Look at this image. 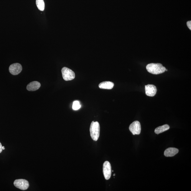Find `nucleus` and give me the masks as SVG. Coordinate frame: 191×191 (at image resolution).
I'll use <instances>...</instances> for the list:
<instances>
[{"label": "nucleus", "instance_id": "obj_9", "mask_svg": "<svg viewBox=\"0 0 191 191\" xmlns=\"http://www.w3.org/2000/svg\"><path fill=\"white\" fill-rule=\"evenodd\" d=\"M179 152V150L175 148H169L165 150L164 154L166 157H174Z\"/></svg>", "mask_w": 191, "mask_h": 191}, {"label": "nucleus", "instance_id": "obj_3", "mask_svg": "<svg viewBox=\"0 0 191 191\" xmlns=\"http://www.w3.org/2000/svg\"><path fill=\"white\" fill-rule=\"evenodd\" d=\"M62 77L65 81L73 80L75 77V74L73 71L67 67H64L61 70Z\"/></svg>", "mask_w": 191, "mask_h": 191}, {"label": "nucleus", "instance_id": "obj_16", "mask_svg": "<svg viewBox=\"0 0 191 191\" xmlns=\"http://www.w3.org/2000/svg\"><path fill=\"white\" fill-rule=\"evenodd\" d=\"M2 145L0 142V153L2 152Z\"/></svg>", "mask_w": 191, "mask_h": 191}, {"label": "nucleus", "instance_id": "obj_1", "mask_svg": "<svg viewBox=\"0 0 191 191\" xmlns=\"http://www.w3.org/2000/svg\"><path fill=\"white\" fill-rule=\"evenodd\" d=\"M146 69L149 73L154 75H159L163 73L166 70L161 64L159 63L149 64L147 66Z\"/></svg>", "mask_w": 191, "mask_h": 191}, {"label": "nucleus", "instance_id": "obj_7", "mask_svg": "<svg viewBox=\"0 0 191 191\" xmlns=\"http://www.w3.org/2000/svg\"><path fill=\"white\" fill-rule=\"evenodd\" d=\"M22 68V66L19 63L12 64L10 66L9 71L10 73L13 75H17L21 72Z\"/></svg>", "mask_w": 191, "mask_h": 191}, {"label": "nucleus", "instance_id": "obj_5", "mask_svg": "<svg viewBox=\"0 0 191 191\" xmlns=\"http://www.w3.org/2000/svg\"><path fill=\"white\" fill-rule=\"evenodd\" d=\"M103 171L105 179L108 180L110 179L111 175V168L110 162L108 161H106L104 163Z\"/></svg>", "mask_w": 191, "mask_h": 191}, {"label": "nucleus", "instance_id": "obj_13", "mask_svg": "<svg viewBox=\"0 0 191 191\" xmlns=\"http://www.w3.org/2000/svg\"><path fill=\"white\" fill-rule=\"evenodd\" d=\"M36 4L38 9L43 11L45 9V3L44 0H36Z\"/></svg>", "mask_w": 191, "mask_h": 191}, {"label": "nucleus", "instance_id": "obj_2", "mask_svg": "<svg viewBox=\"0 0 191 191\" xmlns=\"http://www.w3.org/2000/svg\"><path fill=\"white\" fill-rule=\"evenodd\" d=\"M100 127L98 121L92 122L90 129V135L94 141H97L100 134Z\"/></svg>", "mask_w": 191, "mask_h": 191}, {"label": "nucleus", "instance_id": "obj_11", "mask_svg": "<svg viewBox=\"0 0 191 191\" xmlns=\"http://www.w3.org/2000/svg\"><path fill=\"white\" fill-rule=\"evenodd\" d=\"M99 88L101 89L111 90L112 89L114 86V84L111 81H105L100 83L99 84Z\"/></svg>", "mask_w": 191, "mask_h": 191}, {"label": "nucleus", "instance_id": "obj_15", "mask_svg": "<svg viewBox=\"0 0 191 191\" xmlns=\"http://www.w3.org/2000/svg\"><path fill=\"white\" fill-rule=\"evenodd\" d=\"M188 27L191 30V21H188L187 23Z\"/></svg>", "mask_w": 191, "mask_h": 191}, {"label": "nucleus", "instance_id": "obj_10", "mask_svg": "<svg viewBox=\"0 0 191 191\" xmlns=\"http://www.w3.org/2000/svg\"><path fill=\"white\" fill-rule=\"evenodd\" d=\"M40 84L38 81H33L28 85L27 89L28 91H35L38 90L40 87Z\"/></svg>", "mask_w": 191, "mask_h": 191}, {"label": "nucleus", "instance_id": "obj_4", "mask_svg": "<svg viewBox=\"0 0 191 191\" xmlns=\"http://www.w3.org/2000/svg\"><path fill=\"white\" fill-rule=\"evenodd\" d=\"M15 186L22 190H27L29 187V182L24 179H18L15 180Z\"/></svg>", "mask_w": 191, "mask_h": 191}, {"label": "nucleus", "instance_id": "obj_6", "mask_svg": "<svg viewBox=\"0 0 191 191\" xmlns=\"http://www.w3.org/2000/svg\"><path fill=\"white\" fill-rule=\"evenodd\" d=\"M129 129L133 135L139 134L141 133V124L138 121H134L130 125Z\"/></svg>", "mask_w": 191, "mask_h": 191}, {"label": "nucleus", "instance_id": "obj_12", "mask_svg": "<svg viewBox=\"0 0 191 191\" xmlns=\"http://www.w3.org/2000/svg\"><path fill=\"white\" fill-rule=\"evenodd\" d=\"M169 129L170 126L168 125H164L157 127L155 130V134H159L167 131Z\"/></svg>", "mask_w": 191, "mask_h": 191}, {"label": "nucleus", "instance_id": "obj_18", "mask_svg": "<svg viewBox=\"0 0 191 191\" xmlns=\"http://www.w3.org/2000/svg\"><path fill=\"white\" fill-rule=\"evenodd\" d=\"M113 175H114V176H115V174H114Z\"/></svg>", "mask_w": 191, "mask_h": 191}, {"label": "nucleus", "instance_id": "obj_17", "mask_svg": "<svg viewBox=\"0 0 191 191\" xmlns=\"http://www.w3.org/2000/svg\"><path fill=\"white\" fill-rule=\"evenodd\" d=\"M2 150H5V147L4 146H2Z\"/></svg>", "mask_w": 191, "mask_h": 191}, {"label": "nucleus", "instance_id": "obj_14", "mask_svg": "<svg viewBox=\"0 0 191 191\" xmlns=\"http://www.w3.org/2000/svg\"><path fill=\"white\" fill-rule=\"evenodd\" d=\"M81 105L79 101H75L73 102L72 108L74 110H78L81 108Z\"/></svg>", "mask_w": 191, "mask_h": 191}, {"label": "nucleus", "instance_id": "obj_8", "mask_svg": "<svg viewBox=\"0 0 191 191\" xmlns=\"http://www.w3.org/2000/svg\"><path fill=\"white\" fill-rule=\"evenodd\" d=\"M157 89L155 85L148 84L145 86L146 95L149 96H154L157 93Z\"/></svg>", "mask_w": 191, "mask_h": 191}]
</instances>
